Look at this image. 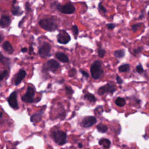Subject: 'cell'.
<instances>
[{
    "label": "cell",
    "instance_id": "cell-1",
    "mask_svg": "<svg viewBox=\"0 0 149 149\" xmlns=\"http://www.w3.org/2000/svg\"><path fill=\"white\" fill-rule=\"evenodd\" d=\"M39 25L43 29L49 32L54 31L58 28V24L56 20L52 18H46L40 20Z\"/></svg>",
    "mask_w": 149,
    "mask_h": 149
},
{
    "label": "cell",
    "instance_id": "cell-2",
    "mask_svg": "<svg viewBox=\"0 0 149 149\" xmlns=\"http://www.w3.org/2000/svg\"><path fill=\"white\" fill-rule=\"evenodd\" d=\"M90 72L92 78L95 80L99 79L103 77L104 70L100 61H95L92 64L90 67Z\"/></svg>",
    "mask_w": 149,
    "mask_h": 149
},
{
    "label": "cell",
    "instance_id": "cell-3",
    "mask_svg": "<svg viewBox=\"0 0 149 149\" xmlns=\"http://www.w3.org/2000/svg\"><path fill=\"white\" fill-rule=\"evenodd\" d=\"M51 137L54 142L60 146L65 144L67 141V135L65 132L62 131L57 130L54 131L51 133Z\"/></svg>",
    "mask_w": 149,
    "mask_h": 149
},
{
    "label": "cell",
    "instance_id": "cell-4",
    "mask_svg": "<svg viewBox=\"0 0 149 149\" xmlns=\"http://www.w3.org/2000/svg\"><path fill=\"white\" fill-rule=\"evenodd\" d=\"M56 8L61 12L65 14H72L75 11L74 7L70 3H67L65 5H61L60 4H57L56 5Z\"/></svg>",
    "mask_w": 149,
    "mask_h": 149
},
{
    "label": "cell",
    "instance_id": "cell-5",
    "mask_svg": "<svg viewBox=\"0 0 149 149\" xmlns=\"http://www.w3.org/2000/svg\"><path fill=\"white\" fill-rule=\"evenodd\" d=\"M35 94V90L32 87H28L26 93L22 96V100L24 102L27 103H32L33 100V97Z\"/></svg>",
    "mask_w": 149,
    "mask_h": 149
},
{
    "label": "cell",
    "instance_id": "cell-6",
    "mask_svg": "<svg viewBox=\"0 0 149 149\" xmlns=\"http://www.w3.org/2000/svg\"><path fill=\"white\" fill-rule=\"evenodd\" d=\"M59 68H60V64L57 61L54 60H50L43 65V70L55 72Z\"/></svg>",
    "mask_w": 149,
    "mask_h": 149
},
{
    "label": "cell",
    "instance_id": "cell-7",
    "mask_svg": "<svg viewBox=\"0 0 149 149\" xmlns=\"http://www.w3.org/2000/svg\"><path fill=\"white\" fill-rule=\"evenodd\" d=\"M51 45L47 43H44L39 48V54L42 58H47L50 56Z\"/></svg>",
    "mask_w": 149,
    "mask_h": 149
},
{
    "label": "cell",
    "instance_id": "cell-8",
    "mask_svg": "<svg viewBox=\"0 0 149 149\" xmlns=\"http://www.w3.org/2000/svg\"><path fill=\"white\" fill-rule=\"evenodd\" d=\"M116 90V89L113 84L108 83L106 85L99 88L98 90V93L99 95H102L107 93H110L112 94Z\"/></svg>",
    "mask_w": 149,
    "mask_h": 149
},
{
    "label": "cell",
    "instance_id": "cell-9",
    "mask_svg": "<svg viewBox=\"0 0 149 149\" xmlns=\"http://www.w3.org/2000/svg\"><path fill=\"white\" fill-rule=\"evenodd\" d=\"M97 122V119L95 116H87L85 117L82 122L81 125L84 128H90Z\"/></svg>",
    "mask_w": 149,
    "mask_h": 149
},
{
    "label": "cell",
    "instance_id": "cell-10",
    "mask_svg": "<svg viewBox=\"0 0 149 149\" xmlns=\"http://www.w3.org/2000/svg\"><path fill=\"white\" fill-rule=\"evenodd\" d=\"M57 41L60 44H66L70 41V37L66 31L61 30L57 36Z\"/></svg>",
    "mask_w": 149,
    "mask_h": 149
},
{
    "label": "cell",
    "instance_id": "cell-11",
    "mask_svg": "<svg viewBox=\"0 0 149 149\" xmlns=\"http://www.w3.org/2000/svg\"><path fill=\"white\" fill-rule=\"evenodd\" d=\"M17 95H18L17 92L14 91L11 94V95H9L8 99V102L9 106L14 109L19 108L18 100H17Z\"/></svg>",
    "mask_w": 149,
    "mask_h": 149
},
{
    "label": "cell",
    "instance_id": "cell-12",
    "mask_svg": "<svg viewBox=\"0 0 149 149\" xmlns=\"http://www.w3.org/2000/svg\"><path fill=\"white\" fill-rule=\"evenodd\" d=\"M26 75V72L25 70L23 69H20L19 72L17 73L16 78L15 79V84L16 86L19 85L20 82L22 81V80L25 78Z\"/></svg>",
    "mask_w": 149,
    "mask_h": 149
},
{
    "label": "cell",
    "instance_id": "cell-13",
    "mask_svg": "<svg viewBox=\"0 0 149 149\" xmlns=\"http://www.w3.org/2000/svg\"><path fill=\"white\" fill-rule=\"evenodd\" d=\"M11 23V19L8 16L3 15L0 19V26L2 28L8 27Z\"/></svg>",
    "mask_w": 149,
    "mask_h": 149
},
{
    "label": "cell",
    "instance_id": "cell-14",
    "mask_svg": "<svg viewBox=\"0 0 149 149\" xmlns=\"http://www.w3.org/2000/svg\"><path fill=\"white\" fill-rule=\"evenodd\" d=\"M43 113H44V110H41L39 112L33 114L30 118L31 122L37 123V122H39V121H40L41 120Z\"/></svg>",
    "mask_w": 149,
    "mask_h": 149
},
{
    "label": "cell",
    "instance_id": "cell-15",
    "mask_svg": "<svg viewBox=\"0 0 149 149\" xmlns=\"http://www.w3.org/2000/svg\"><path fill=\"white\" fill-rule=\"evenodd\" d=\"M3 48L6 52L9 54H12L14 51L13 47L9 41L4 42L3 44Z\"/></svg>",
    "mask_w": 149,
    "mask_h": 149
},
{
    "label": "cell",
    "instance_id": "cell-16",
    "mask_svg": "<svg viewBox=\"0 0 149 149\" xmlns=\"http://www.w3.org/2000/svg\"><path fill=\"white\" fill-rule=\"evenodd\" d=\"M56 56L57 58L62 62L67 63L69 62L68 57L66 54H65L62 53H57L56 54Z\"/></svg>",
    "mask_w": 149,
    "mask_h": 149
},
{
    "label": "cell",
    "instance_id": "cell-17",
    "mask_svg": "<svg viewBox=\"0 0 149 149\" xmlns=\"http://www.w3.org/2000/svg\"><path fill=\"white\" fill-rule=\"evenodd\" d=\"M99 144L103 146L104 148H109L111 145V142L107 139H102L99 141Z\"/></svg>",
    "mask_w": 149,
    "mask_h": 149
},
{
    "label": "cell",
    "instance_id": "cell-18",
    "mask_svg": "<svg viewBox=\"0 0 149 149\" xmlns=\"http://www.w3.org/2000/svg\"><path fill=\"white\" fill-rule=\"evenodd\" d=\"M11 12H12V14L15 16L21 15L23 13V12L20 11V8L19 7L15 6L14 4H13L12 7Z\"/></svg>",
    "mask_w": 149,
    "mask_h": 149
},
{
    "label": "cell",
    "instance_id": "cell-19",
    "mask_svg": "<svg viewBox=\"0 0 149 149\" xmlns=\"http://www.w3.org/2000/svg\"><path fill=\"white\" fill-rule=\"evenodd\" d=\"M115 103L117 106L120 107H122L123 106H125V105L126 104L125 100L123 98H122V97H118L116 99Z\"/></svg>",
    "mask_w": 149,
    "mask_h": 149
},
{
    "label": "cell",
    "instance_id": "cell-20",
    "mask_svg": "<svg viewBox=\"0 0 149 149\" xmlns=\"http://www.w3.org/2000/svg\"><path fill=\"white\" fill-rule=\"evenodd\" d=\"M97 129L100 133H106L107 132L108 127L107 126L104 125L103 123H99L97 126Z\"/></svg>",
    "mask_w": 149,
    "mask_h": 149
},
{
    "label": "cell",
    "instance_id": "cell-21",
    "mask_svg": "<svg viewBox=\"0 0 149 149\" xmlns=\"http://www.w3.org/2000/svg\"><path fill=\"white\" fill-rule=\"evenodd\" d=\"M0 62H1L3 64L8 66L10 64V60L5 57H4L1 53H0Z\"/></svg>",
    "mask_w": 149,
    "mask_h": 149
},
{
    "label": "cell",
    "instance_id": "cell-22",
    "mask_svg": "<svg viewBox=\"0 0 149 149\" xmlns=\"http://www.w3.org/2000/svg\"><path fill=\"white\" fill-rule=\"evenodd\" d=\"M85 99L87 100L90 103H94L96 101V98L95 96L93 94H91L90 93H88L85 95Z\"/></svg>",
    "mask_w": 149,
    "mask_h": 149
},
{
    "label": "cell",
    "instance_id": "cell-23",
    "mask_svg": "<svg viewBox=\"0 0 149 149\" xmlns=\"http://www.w3.org/2000/svg\"><path fill=\"white\" fill-rule=\"evenodd\" d=\"M125 53L123 49H120V50H116L114 52V56L118 58H121L125 56Z\"/></svg>",
    "mask_w": 149,
    "mask_h": 149
},
{
    "label": "cell",
    "instance_id": "cell-24",
    "mask_svg": "<svg viewBox=\"0 0 149 149\" xmlns=\"http://www.w3.org/2000/svg\"><path fill=\"white\" fill-rule=\"evenodd\" d=\"M129 69L130 65L129 64H123L119 67L118 70L120 72H126L129 71Z\"/></svg>",
    "mask_w": 149,
    "mask_h": 149
},
{
    "label": "cell",
    "instance_id": "cell-25",
    "mask_svg": "<svg viewBox=\"0 0 149 149\" xmlns=\"http://www.w3.org/2000/svg\"><path fill=\"white\" fill-rule=\"evenodd\" d=\"M8 74V71L7 70H4V71L0 72V81H1L3 80L4 78H6Z\"/></svg>",
    "mask_w": 149,
    "mask_h": 149
},
{
    "label": "cell",
    "instance_id": "cell-26",
    "mask_svg": "<svg viewBox=\"0 0 149 149\" xmlns=\"http://www.w3.org/2000/svg\"><path fill=\"white\" fill-rule=\"evenodd\" d=\"M72 30H73V35L74 36V37H75V38H77L78 35V34H79V30H78V26H76V25H74L72 27Z\"/></svg>",
    "mask_w": 149,
    "mask_h": 149
},
{
    "label": "cell",
    "instance_id": "cell-27",
    "mask_svg": "<svg viewBox=\"0 0 149 149\" xmlns=\"http://www.w3.org/2000/svg\"><path fill=\"white\" fill-rule=\"evenodd\" d=\"M106 54V51L104 49H99L98 50V56L101 57V58H103L104 57Z\"/></svg>",
    "mask_w": 149,
    "mask_h": 149
},
{
    "label": "cell",
    "instance_id": "cell-28",
    "mask_svg": "<svg viewBox=\"0 0 149 149\" xmlns=\"http://www.w3.org/2000/svg\"><path fill=\"white\" fill-rule=\"evenodd\" d=\"M77 73V70L74 68H72L69 71V76L70 77H72L75 75Z\"/></svg>",
    "mask_w": 149,
    "mask_h": 149
},
{
    "label": "cell",
    "instance_id": "cell-29",
    "mask_svg": "<svg viewBox=\"0 0 149 149\" xmlns=\"http://www.w3.org/2000/svg\"><path fill=\"white\" fill-rule=\"evenodd\" d=\"M98 9L104 14H106L107 12V9L103 6V5H102L101 3H100L98 4Z\"/></svg>",
    "mask_w": 149,
    "mask_h": 149
},
{
    "label": "cell",
    "instance_id": "cell-30",
    "mask_svg": "<svg viewBox=\"0 0 149 149\" xmlns=\"http://www.w3.org/2000/svg\"><path fill=\"white\" fill-rule=\"evenodd\" d=\"M141 23H137V24H134V25L132 26V30H133V32H136L137 29L139 28V27L141 26Z\"/></svg>",
    "mask_w": 149,
    "mask_h": 149
},
{
    "label": "cell",
    "instance_id": "cell-31",
    "mask_svg": "<svg viewBox=\"0 0 149 149\" xmlns=\"http://www.w3.org/2000/svg\"><path fill=\"white\" fill-rule=\"evenodd\" d=\"M65 90H66V94H68V95H71L73 93V90L71 89V87H70L69 86H66L65 87Z\"/></svg>",
    "mask_w": 149,
    "mask_h": 149
},
{
    "label": "cell",
    "instance_id": "cell-32",
    "mask_svg": "<svg viewBox=\"0 0 149 149\" xmlns=\"http://www.w3.org/2000/svg\"><path fill=\"white\" fill-rule=\"evenodd\" d=\"M136 71L139 73H142L144 72V69H143V68L142 67V66L140 64V65H138L137 66H136Z\"/></svg>",
    "mask_w": 149,
    "mask_h": 149
},
{
    "label": "cell",
    "instance_id": "cell-33",
    "mask_svg": "<svg viewBox=\"0 0 149 149\" xmlns=\"http://www.w3.org/2000/svg\"><path fill=\"white\" fill-rule=\"evenodd\" d=\"M115 26H116V25L114 23H109L107 25V27L108 29H110V30L114 29L115 28Z\"/></svg>",
    "mask_w": 149,
    "mask_h": 149
},
{
    "label": "cell",
    "instance_id": "cell-34",
    "mask_svg": "<svg viewBox=\"0 0 149 149\" xmlns=\"http://www.w3.org/2000/svg\"><path fill=\"white\" fill-rule=\"evenodd\" d=\"M142 49H143L142 47H138L137 49H134V53H135V54H138L142 51Z\"/></svg>",
    "mask_w": 149,
    "mask_h": 149
},
{
    "label": "cell",
    "instance_id": "cell-35",
    "mask_svg": "<svg viewBox=\"0 0 149 149\" xmlns=\"http://www.w3.org/2000/svg\"><path fill=\"white\" fill-rule=\"evenodd\" d=\"M81 72L82 73V74H83V77H86V78H89V74H88L87 72H86V71L83 70H81Z\"/></svg>",
    "mask_w": 149,
    "mask_h": 149
},
{
    "label": "cell",
    "instance_id": "cell-36",
    "mask_svg": "<svg viewBox=\"0 0 149 149\" xmlns=\"http://www.w3.org/2000/svg\"><path fill=\"white\" fill-rule=\"evenodd\" d=\"M116 82L118 84L121 85L123 83V80L121 79V77H119V76H116Z\"/></svg>",
    "mask_w": 149,
    "mask_h": 149
},
{
    "label": "cell",
    "instance_id": "cell-37",
    "mask_svg": "<svg viewBox=\"0 0 149 149\" xmlns=\"http://www.w3.org/2000/svg\"><path fill=\"white\" fill-rule=\"evenodd\" d=\"M21 51L22 53H26L27 51V48H23L22 49H21Z\"/></svg>",
    "mask_w": 149,
    "mask_h": 149
},
{
    "label": "cell",
    "instance_id": "cell-38",
    "mask_svg": "<svg viewBox=\"0 0 149 149\" xmlns=\"http://www.w3.org/2000/svg\"><path fill=\"white\" fill-rule=\"evenodd\" d=\"M29 51H30V54H32V53H33V48L32 47V45L30 47V49H29Z\"/></svg>",
    "mask_w": 149,
    "mask_h": 149
},
{
    "label": "cell",
    "instance_id": "cell-39",
    "mask_svg": "<svg viewBox=\"0 0 149 149\" xmlns=\"http://www.w3.org/2000/svg\"><path fill=\"white\" fill-rule=\"evenodd\" d=\"M3 39H4L3 36L1 35H0V43H1L3 40Z\"/></svg>",
    "mask_w": 149,
    "mask_h": 149
},
{
    "label": "cell",
    "instance_id": "cell-40",
    "mask_svg": "<svg viewBox=\"0 0 149 149\" xmlns=\"http://www.w3.org/2000/svg\"><path fill=\"white\" fill-rule=\"evenodd\" d=\"M3 112H0V119H1L3 118Z\"/></svg>",
    "mask_w": 149,
    "mask_h": 149
},
{
    "label": "cell",
    "instance_id": "cell-41",
    "mask_svg": "<svg viewBox=\"0 0 149 149\" xmlns=\"http://www.w3.org/2000/svg\"><path fill=\"white\" fill-rule=\"evenodd\" d=\"M78 146H79V148H82V147H83V144H82V143H79Z\"/></svg>",
    "mask_w": 149,
    "mask_h": 149
},
{
    "label": "cell",
    "instance_id": "cell-42",
    "mask_svg": "<svg viewBox=\"0 0 149 149\" xmlns=\"http://www.w3.org/2000/svg\"><path fill=\"white\" fill-rule=\"evenodd\" d=\"M148 16H149V11H148Z\"/></svg>",
    "mask_w": 149,
    "mask_h": 149
},
{
    "label": "cell",
    "instance_id": "cell-43",
    "mask_svg": "<svg viewBox=\"0 0 149 149\" xmlns=\"http://www.w3.org/2000/svg\"><path fill=\"white\" fill-rule=\"evenodd\" d=\"M12 149H16V148H12Z\"/></svg>",
    "mask_w": 149,
    "mask_h": 149
}]
</instances>
